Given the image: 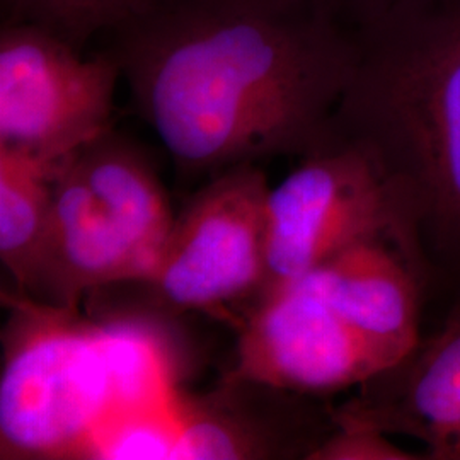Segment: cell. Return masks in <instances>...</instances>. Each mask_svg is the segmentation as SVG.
I'll use <instances>...</instances> for the list:
<instances>
[{
  "instance_id": "7a4b0ae2",
  "label": "cell",
  "mask_w": 460,
  "mask_h": 460,
  "mask_svg": "<svg viewBox=\"0 0 460 460\" xmlns=\"http://www.w3.org/2000/svg\"><path fill=\"white\" fill-rule=\"evenodd\" d=\"M332 135L363 148L429 287L460 288V0H401L357 24Z\"/></svg>"
},
{
  "instance_id": "52a82bcc",
  "label": "cell",
  "mask_w": 460,
  "mask_h": 460,
  "mask_svg": "<svg viewBox=\"0 0 460 460\" xmlns=\"http://www.w3.org/2000/svg\"><path fill=\"white\" fill-rule=\"evenodd\" d=\"M387 363L323 296L296 281L264 296L241 317L232 368L304 394L358 387Z\"/></svg>"
},
{
  "instance_id": "277c9868",
  "label": "cell",
  "mask_w": 460,
  "mask_h": 460,
  "mask_svg": "<svg viewBox=\"0 0 460 460\" xmlns=\"http://www.w3.org/2000/svg\"><path fill=\"white\" fill-rule=\"evenodd\" d=\"M270 190L258 164L205 182L176 215L152 273L127 281L144 304L137 311L167 321L230 305L246 313L263 292Z\"/></svg>"
},
{
  "instance_id": "30bf717a",
  "label": "cell",
  "mask_w": 460,
  "mask_h": 460,
  "mask_svg": "<svg viewBox=\"0 0 460 460\" xmlns=\"http://www.w3.org/2000/svg\"><path fill=\"white\" fill-rule=\"evenodd\" d=\"M298 281L323 296L387 367L406 357L421 338V307L429 285L395 237L348 247Z\"/></svg>"
},
{
  "instance_id": "5b68a950",
  "label": "cell",
  "mask_w": 460,
  "mask_h": 460,
  "mask_svg": "<svg viewBox=\"0 0 460 460\" xmlns=\"http://www.w3.org/2000/svg\"><path fill=\"white\" fill-rule=\"evenodd\" d=\"M34 21L0 30V148L58 163L113 128V55H94Z\"/></svg>"
},
{
  "instance_id": "6da1fadb",
  "label": "cell",
  "mask_w": 460,
  "mask_h": 460,
  "mask_svg": "<svg viewBox=\"0 0 460 460\" xmlns=\"http://www.w3.org/2000/svg\"><path fill=\"white\" fill-rule=\"evenodd\" d=\"M108 36L186 178L328 144L357 60V26L332 0H159Z\"/></svg>"
},
{
  "instance_id": "ac0fdd59",
  "label": "cell",
  "mask_w": 460,
  "mask_h": 460,
  "mask_svg": "<svg viewBox=\"0 0 460 460\" xmlns=\"http://www.w3.org/2000/svg\"><path fill=\"white\" fill-rule=\"evenodd\" d=\"M4 21H19L26 14L31 0H0Z\"/></svg>"
},
{
  "instance_id": "2e32d148",
  "label": "cell",
  "mask_w": 460,
  "mask_h": 460,
  "mask_svg": "<svg viewBox=\"0 0 460 460\" xmlns=\"http://www.w3.org/2000/svg\"><path fill=\"white\" fill-rule=\"evenodd\" d=\"M423 452L401 448L374 428L338 425L311 460H421Z\"/></svg>"
},
{
  "instance_id": "ba28073f",
  "label": "cell",
  "mask_w": 460,
  "mask_h": 460,
  "mask_svg": "<svg viewBox=\"0 0 460 460\" xmlns=\"http://www.w3.org/2000/svg\"><path fill=\"white\" fill-rule=\"evenodd\" d=\"M176 459L311 460L338 428L328 397L227 372L199 394L172 395Z\"/></svg>"
},
{
  "instance_id": "9a60e30c",
  "label": "cell",
  "mask_w": 460,
  "mask_h": 460,
  "mask_svg": "<svg viewBox=\"0 0 460 460\" xmlns=\"http://www.w3.org/2000/svg\"><path fill=\"white\" fill-rule=\"evenodd\" d=\"M159 0H31L21 21H34L85 49L98 34L110 33Z\"/></svg>"
},
{
  "instance_id": "e0dca14e",
  "label": "cell",
  "mask_w": 460,
  "mask_h": 460,
  "mask_svg": "<svg viewBox=\"0 0 460 460\" xmlns=\"http://www.w3.org/2000/svg\"><path fill=\"white\" fill-rule=\"evenodd\" d=\"M355 26L367 17L394 5L401 0H332Z\"/></svg>"
},
{
  "instance_id": "5bb4252c",
  "label": "cell",
  "mask_w": 460,
  "mask_h": 460,
  "mask_svg": "<svg viewBox=\"0 0 460 460\" xmlns=\"http://www.w3.org/2000/svg\"><path fill=\"white\" fill-rule=\"evenodd\" d=\"M178 429L172 416L155 410L113 414L93 438L87 459H176Z\"/></svg>"
},
{
  "instance_id": "7c38bea8",
  "label": "cell",
  "mask_w": 460,
  "mask_h": 460,
  "mask_svg": "<svg viewBox=\"0 0 460 460\" xmlns=\"http://www.w3.org/2000/svg\"><path fill=\"white\" fill-rule=\"evenodd\" d=\"M72 161L152 273L176 215L144 148L113 127L75 150Z\"/></svg>"
},
{
  "instance_id": "4fadbf2b",
  "label": "cell",
  "mask_w": 460,
  "mask_h": 460,
  "mask_svg": "<svg viewBox=\"0 0 460 460\" xmlns=\"http://www.w3.org/2000/svg\"><path fill=\"white\" fill-rule=\"evenodd\" d=\"M55 165L0 148V260L24 296L49 243Z\"/></svg>"
},
{
  "instance_id": "9c48e42d",
  "label": "cell",
  "mask_w": 460,
  "mask_h": 460,
  "mask_svg": "<svg viewBox=\"0 0 460 460\" xmlns=\"http://www.w3.org/2000/svg\"><path fill=\"white\" fill-rule=\"evenodd\" d=\"M338 425L374 428L423 445L429 460H460V288L442 326L334 406Z\"/></svg>"
},
{
  "instance_id": "8992f818",
  "label": "cell",
  "mask_w": 460,
  "mask_h": 460,
  "mask_svg": "<svg viewBox=\"0 0 460 460\" xmlns=\"http://www.w3.org/2000/svg\"><path fill=\"white\" fill-rule=\"evenodd\" d=\"M376 237H395L410 251L377 165L363 148L332 135L270 190L266 277L258 300Z\"/></svg>"
},
{
  "instance_id": "3957f363",
  "label": "cell",
  "mask_w": 460,
  "mask_h": 460,
  "mask_svg": "<svg viewBox=\"0 0 460 460\" xmlns=\"http://www.w3.org/2000/svg\"><path fill=\"white\" fill-rule=\"evenodd\" d=\"M4 302L0 459H87L118 412L98 321L21 292Z\"/></svg>"
},
{
  "instance_id": "8fae6325",
  "label": "cell",
  "mask_w": 460,
  "mask_h": 460,
  "mask_svg": "<svg viewBox=\"0 0 460 460\" xmlns=\"http://www.w3.org/2000/svg\"><path fill=\"white\" fill-rule=\"evenodd\" d=\"M150 268L84 182L72 154L53 171L49 243L28 296L62 309H79L101 288L147 279Z\"/></svg>"
}]
</instances>
